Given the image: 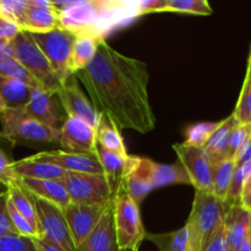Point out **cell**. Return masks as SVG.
Listing matches in <instances>:
<instances>
[{"instance_id": "cell-45", "label": "cell", "mask_w": 251, "mask_h": 251, "mask_svg": "<svg viewBox=\"0 0 251 251\" xmlns=\"http://www.w3.org/2000/svg\"><path fill=\"white\" fill-rule=\"evenodd\" d=\"M240 205L248 211H251V173L248 176L244 186H243L242 196H240Z\"/></svg>"}, {"instance_id": "cell-4", "label": "cell", "mask_w": 251, "mask_h": 251, "mask_svg": "<svg viewBox=\"0 0 251 251\" xmlns=\"http://www.w3.org/2000/svg\"><path fill=\"white\" fill-rule=\"evenodd\" d=\"M227 207L213 194L195 190L193 207L185 227L190 251H201L208 238L223 225Z\"/></svg>"}, {"instance_id": "cell-48", "label": "cell", "mask_w": 251, "mask_h": 251, "mask_svg": "<svg viewBox=\"0 0 251 251\" xmlns=\"http://www.w3.org/2000/svg\"><path fill=\"white\" fill-rule=\"evenodd\" d=\"M238 251H251V242H249V240H245L244 243L242 244V247L238 249Z\"/></svg>"}, {"instance_id": "cell-25", "label": "cell", "mask_w": 251, "mask_h": 251, "mask_svg": "<svg viewBox=\"0 0 251 251\" xmlns=\"http://www.w3.org/2000/svg\"><path fill=\"white\" fill-rule=\"evenodd\" d=\"M32 86L15 78L0 77V96L4 100L7 108H22L28 103L31 98Z\"/></svg>"}, {"instance_id": "cell-21", "label": "cell", "mask_w": 251, "mask_h": 251, "mask_svg": "<svg viewBox=\"0 0 251 251\" xmlns=\"http://www.w3.org/2000/svg\"><path fill=\"white\" fill-rule=\"evenodd\" d=\"M12 169L17 178L29 179H49V180H61L66 174L60 167L48 162L41 161L34 156L26 157L21 161L12 162Z\"/></svg>"}, {"instance_id": "cell-19", "label": "cell", "mask_w": 251, "mask_h": 251, "mask_svg": "<svg viewBox=\"0 0 251 251\" xmlns=\"http://www.w3.org/2000/svg\"><path fill=\"white\" fill-rule=\"evenodd\" d=\"M250 211L243 207L240 203L227 208L225 215L226 234H227L228 251H238L243 243L248 239Z\"/></svg>"}, {"instance_id": "cell-39", "label": "cell", "mask_w": 251, "mask_h": 251, "mask_svg": "<svg viewBox=\"0 0 251 251\" xmlns=\"http://www.w3.org/2000/svg\"><path fill=\"white\" fill-rule=\"evenodd\" d=\"M7 200V191H0V235H20L10 220Z\"/></svg>"}, {"instance_id": "cell-18", "label": "cell", "mask_w": 251, "mask_h": 251, "mask_svg": "<svg viewBox=\"0 0 251 251\" xmlns=\"http://www.w3.org/2000/svg\"><path fill=\"white\" fill-rule=\"evenodd\" d=\"M19 184L28 194L42 199V200L48 201V202L58 206L63 211L70 205L69 194L60 180L20 178Z\"/></svg>"}, {"instance_id": "cell-41", "label": "cell", "mask_w": 251, "mask_h": 251, "mask_svg": "<svg viewBox=\"0 0 251 251\" xmlns=\"http://www.w3.org/2000/svg\"><path fill=\"white\" fill-rule=\"evenodd\" d=\"M201 251H228L227 234H226L225 225L221 226L203 245Z\"/></svg>"}, {"instance_id": "cell-3", "label": "cell", "mask_w": 251, "mask_h": 251, "mask_svg": "<svg viewBox=\"0 0 251 251\" xmlns=\"http://www.w3.org/2000/svg\"><path fill=\"white\" fill-rule=\"evenodd\" d=\"M0 136L12 145H21L29 149L59 146L60 130L42 124L29 117L22 108H7L0 114Z\"/></svg>"}, {"instance_id": "cell-46", "label": "cell", "mask_w": 251, "mask_h": 251, "mask_svg": "<svg viewBox=\"0 0 251 251\" xmlns=\"http://www.w3.org/2000/svg\"><path fill=\"white\" fill-rule=\"evenodd\" d=\"M36 245L38 248V251H64L58 245L53 244L44 238H36Z\"/></svg>"}, {"instance_id": "cell-50", "label": "cell", "mask_w": 251, "mask_h": 251, "mask_svg": "<svg viewBox=\"0 0 251 251\" xmlns=\"http://www.w3.org/2000/svg\"><path fill=\"white\" fill-rule=\"evenodd\" d=\"M248 240L251 242V211H250V220H249V228H248Z\"/></svg>"}, {"instance_id": "cell-35", "label": "cell", "mask_w": 251, "mask_h": 251, "mask_svg": "<svg viewBox=\"0 0 251 251\" xmlns=\"http://www.w3.org/2000/svg\"><path fill=\"white\" fill-rule=\"evenodd\" d=\"M0 251H38L34 238L0 235Z\"/></svg>"}, {"instance_id": "cell-20", "label": "cell", "mask_w": 251, "mask_h": 251, "mask_svg": "<svg viewBox=\"0 0 251 251\" xmlns=\"http://www.w3.org/2000/svg\"><path fill=\"white\" fill-rule=\"evenodd\" d=\"M28 4V0H27ZM20 28L29 33H42L49 32L59 26V14L54 6L37 7L27 5L26 10L19 20Z\"/></svg>"}, {"instance_id": "cell-22", "label": "cell", "mask_w": 251, "mask_h": 251, "mask_svg": "<svg viewBox=\"0 0 251 251\" xmlns=\"http://www.w3.org/2000/svg\"><path fill=\"white\" fill-rule=\"evenodd\" d=\"M97 154L100 164H102L104 178L107 179L113 196H115L122 188L123 181H124L129 154L124 156V154L117 153V152L107 151V150L100 149V147L97 149Z\"/></svg>"}, {"instance_id": "cell-12", "label": "cell", "mask_w": 251, "mask_h": 251, "mask_svg": "<svg viewBox=\"0 0 251 251\" xmlns=\"http://www.w3.org/2000/svg\"><path fill=\"white\" fill-rule=\"evenodd\" d=\"M22 109L33 119L55 130H60L68 118L56 92L42 87L33 88L28 103Z\"/></svg>"}, {"instance_id": "cell-13", "label": "cell", "mask_w": 251, "mask_h": 251, "mask_svg": "<svg viewBox=\"0 0 251 251\" xmlns=\"http://www.w3.org/2000/svg\"><path fill=\"white\" fill-rule=\"evenodd\" d=\"M59 147L61 151L73 153H96V129L83 119L68 117L60 129Z\"/></svg>"}, {"instance_id": "cell-24", "label": "cell", "mask_w": 251, "mask_h": 251, "mask_svg": "<svg viewBox=\"0 0 251 251\" xmlns=\"http://www.w3.org/2000/svg\"><path fill=\"white\" fill-rule=\"evenodd\" d=\"M151 178L153 189L172 185V184L191 185L190 179L180 163L161 164L151 161Z\"/></svg>"}, {"instance_id": "cell-2", "label": "cell", "mask_w": 251, "mask_h": 251, "mask_svg": "<svg viewBox=\"0 0 251 251\" xmlns=\"http://www.w3.org/2000/svg\"><path fill=\"white\" fill-rule=\"evenodd\" d=\"M51 2L59 14V26L75 36L105 39L108 33L141 16L139 1L73 0Z\"/></svg>"}, {"instance_id": "cell-9", "label": "cell", "mask_w": 251, "mask_h": 251, "mask_svg": "<svg viewBox=\"0 0 251 251\" xmlns=\"http://www.w3.org/2000/svg\"><path fill=\"white\" fill-rule=\"evenodd\" d=\"M60 181L68 191L70 203L97 205L114 198L104 176L66 172Z\"/></svg>"}, {"instance_id": "cell-33", "label": "cell", "mask_w": 251, "mask_h": 251, "mask_svg": "<svg viewBox=\"0 0 251 251\" xmlns=\"http://www.w3.org/2000/svg\"><path fill=\"white\" fill-rule=\"evenodd\" d=\"M164 11L211 15L213 10L206 0H166V10Z\"/></svg>"}, {"instance_id": "cell-15", "label": "cell", "mask_w": 251, "mask_h": 251, "mask_svg": "<svg viewBox=\"0 0 251 251\" xmlns=\"http://www.w3.org/2000/svg\"><path fill=\"white\" fill-rule=\"evenodd\" d=\"M34 157L41 161L55 164L66 172L104 176L97 152L96 153H73V152H65L61 150H51V151L39 152L34 154Z\"/></svg>"}, {"instance_id": "cell-8", "label": "cell", "mask_w": 251, "mask_h": 251, "mask_svg": "<svg viewBox=\"0 0 251 251\" xmlns=\"http://www.w3.org/2000/svg\"><path fill=\"white\" fill-rule=\"evenodd\" d=\"M27 195L31 199L34 211H36L41 238H44L53 244L58 245L64 251H76L63 210L31 194L27 193Z\"/></svg>"}, {"instance_id": "cell-43", "label": "cell", "mask_w": 251, "mask_h": 251, "mask_svg": "<svg viewBox=\"0 0 251 251\" xmlns=\"http://www.w3.org/2000/svg\"><path fill=\"white\" fill-rule=\"evenodd\" d=\"M139 9L141 16L150 12H161L166 10V0H145L139 1Z\"/></svg>"}, {"instance_id": "cell-40", "label": "cell", "mask_w": 251, "mask_h": 251, "mask_svg": "<svg viewBox=\"0 0 251 251\" xmlns=\"http://www.w3.org/2000/svg\"><path fill=\"white\" fill-rule=\"evenodd\" d=\"M17 183H19V178L12 169V162L0 150V184H4L6 188H9Z\"/></svg>"}, {"instance_id": "cell-23", "label": "cell", "mask_w": 251, "mask_h": 251, "mask_svg": "<svg viewBox=\"0 0 251 251\" xmlns=\"http://www.w3.org/2000/svg\"><path fill=\"white\" fill-rule=\"evenodd\" d=\"M239 123H238V120L235 119L233 114H230L225 120L218 123L217 127H216L215 131L212 132L210 139L207 140L206 145L203 146V150L210 157L211 163L228 158V141H229V136L232 134L233 129Z\"/></svg>"}, {"instance_id": "cell-34", "label": "cell", "mask_w": 251, "mask_h": 251, "mask_svg": "<svg viewBox=\"0 0 251 251\" xmlns=\"http://www.w3.org/2000/svg\"><path fill=\"white\" fill-rule=\"evenodd\" d=\"M217 125L218 123H198V124L190 125L186 129V140L184 142L190 146L203 149Z\"/></svg>"}, {"instance_id": "cell-14", "label": "cell", "mask_w": 251, "mask_h": 251, "mask_svg": "<svg viewBox=\"0 0 251 251\" xmlns=\"http://www.w3.org/2000/svg\"><path fill=\"white\" fill-rule=\"evenodd\" d=\"M61 105L68 117H75L83 119L93 127H97L100 114L93 108L92 103L85 96L77 85V78L71 75L66 81L61 83L56 91Z\"/></svg>"}, {"instance_id": "cell-5", "label": "cell", "mask_w": 251, "mask_h": 251, "mask_svg": "<svg viewBox=\"0 0 251 251\" xmlns=\"http://www.w3.org/2000/svg\"><path fill=\"white\" fill-rule=\"evenodd\" d=\"M10 42L14 58L28 71L39 87L50 92H56L61 86L60 81L29 32L21 29Z\"/></svg>"}, {"instance_id": "cell-30", "label": "cell", "mask_w": 251, "mask_h": 251, "mask_svg": "<svg viewBox=\"0 0 251 251\" xmlns=\"http://www.w3.org/2000/svg\"><path fill=\"white\" fill-rule=\"evenodd\" d=\"M6 191L7 195H9V201L12 203V206L19 211V213H21V215L31 223L32 227L36 229L39 238H41V232H39L38 220H37L36 211H34L33 203H32L31 199L28 198L26 191L21 188V185H20L19 183L9 186Z\"/></svg>"}, {"instance_id": "cell-17", "label": "cell", "mask_w": 251, "mask_h": 251, "mask_svg": "<svg viewBox=\"0 0 251 251\" xmlns=\"http://www.w3.org/2000/svg\"><path fill=\"white\" fill-rule=\"evenodd\" d=\"M114 226V199L87 239L76 251H119Z\"/></svg>"}, {"instance_id": "cell-31", "label": "cell", "mask_w": 251, "mask_h": 251, "mask_svg": "<svg viewBox=\"0 0 251 251\" xmlns=\"http://www.w3.org/2000/svg\"><path fill=\"white\" fill-rule=\"evenodd\" d=\"M233 115L239 124H251V49L248 56L247 74Z\"/></svg>"}, {"instance_id": "cell-28", "label": "cell", "mask_w": 251, "mask_h": 251, "mask_svg": "<svg viewBox=\"0 0 251 251\" xmlns=\"http://www.w3.org/2000/svg\"><path fill=\"white\" fill-rule=\"evenodd\" d=\"M235 169V161L232 158H225L222 161L212 163V181H213V195L226 201L228 195L230 183H232L233 173Z\"/></svg>"}, {"instance_id": "cell-29", "label": "cell", "mask_w": 251, "mask_h": 251, "mask_svg": "<svg viewBox=\"0 0 251 251\" xmlns=\"http://www.w3.org/2000/svg\"><path fill=\"white\" fill-rule=\"evenodd\" d=\"M145 238L154 243V245H157L159 251H190L189 233L185 226L180 229L164 233V234L146 233Z\"/></svg>"}, {"instance_id": "cell-37", "label": "cell", "mask_w": 251, "mask_h": 251, "mask_svg": "<svg viewBox=\"0 0 251 251\" xmlns=\"http://www.w3.org/2000/svg\"><path fill=\"white\" fill-rule=\"evenodd\" d=\"M7 211H9V216L10 220H11L12 226L15 227V229L17 230L20 235L22 237H27V238H39L38 233L36 232L33 227H32L31 223L21 215L19 213V211L12 206V203L7 200Z\"/></svg>"}, {"instance_id": "cell-42", "label": "cell", "mask_w": 251, "mask_h": 251, "mask_svg": "<svg viewBox=\"0 0 251 251\" xmlns=\"http://www.w3.org/2000/svg\"><path fill=\"white\" fill-rule=\"evenodd\" d=\"M20 31H21V28L16 22L0 17V39L12 41Z\"/></svg>"}, {"instance_id": "cell-44", "label": "cell", "mask_w": 251, "mask_h": 251, "mask_svg": "<svg viewBox=\"0 0 251 251\" xmlns=\"http://www.w3.org/2000/svg\"><path fill=\"white\" fill-rule=\"evenodd\" d=\"M235 167L244 166V164L251 163V137L247 141V144L240 149L234 158Z\"/></svg>"}, {"instance_id": "cell-49", "label": "cell", "mask_w": 251, "mask_h": 251, "mask_svg": "<svg viewBox=\"0 0 251 251\" xmlns=\"http://www.w3.org/2000/svg\"><path fill=\"white\" fill-rule=\"evenodd\" d=\"M6 109H7L6 104H5L4 100H2V98H1V96H0V114H1V113L4 112V110H6Z\"/></svg>"}, {"instance_id": "cell-1", "label": "cell", "mask_w": 251, "mask_h": 251, "mask_svg": "<svg viewBox=\"0 0 251 251\" xmlns=\"http://www.w3.org/2000/svg\"><path fill=\"white\" fill-rule=\"evenodd\" d=\"M74 75L87 91L93 108L118 129L140 134L154 129L150 74L145 61L124 55L100 39L92 61Z\"/></svg>"}, {"instance_id": "cell-10", "label": "cell", "mask_w": 251, "mask_h": 251, "mask_svg": "<svg viewBox=\"0 0 251 251\" xmlns=\"http://www.w3.org/2000/svg\"><path fill=\"white\" fill-rule=\"evenodd\" d=\"M173 150L195 190L213 194L212 163L205 150L185 142L173 145Z\"/></svg>"}, {"instance_id": "cell-47", "label": "cell", "mask_w": 251, "mask_h": 251, "mask_svg": "<svg viewBox=\"0 0 251 251\" xmlns=\"http://www.w3.org/2000/svg\"><path fill=\"white\" fill-rule=\"evenodd\" d=\"M14 58V51L10 41H2L0 39V59Z\"/></svg>"}, {"instance_id": "cell-36", "label": "cell", "mask_w": 251, "mask_h": 251, "mask_svg": "<svg viewBox=\"0 0 251 251\" xmlns=\"http://www.w3.org/2000/svg\"><path fill=\"white\" fill-rule=\"evenodd\" d=\"M251 137V124H238L233 129L228 141V158L234 159L238 152Z\"/></svg>"}, {"instance_id": "cell-27", "label": "cell", "mask_w": 251, "mask_h": 251, "mask_svg": "<svg viewBox=\"0 0 251 251\" xmlns=\"http://www.w3.org/2000/svg\"><path fill=\"white\" fill-rule=\"evenodd\" d=\"M100 38L90 36H76L71 51V70L73 74L82 70L95 58Z\"/></svg>"}, {"instance_id": "cell-6", "label": "cell", "mask_w": 251, "mask_h": 251, "mask_svg": "<svg viewBox=\"0 0 251 251\" xmlns=\"http://www.w3.org/2000/svg\"><path fill=\"white\" fill-rule=\"evenodd\" d=\"M114 226L120 249H139L146 230L140 217L139 203L123 186L114 196Z\"/></svg>"}, {"instance_id": "cell-51", "label": "cell", "mask_w": 251, "mask_h": 251, "mask_svg": "<svg viewBox=\"0 0 251 251\" xmlns=\"http://www.w3.org/2000/svg\"><path fill=\"white\" fill-rule=\"evenodd\" d=\"M119 251H137V250H131V249H120Z\"/></svg>"}, {"instance_id": "cell-32", "label": "cell", "mask_w": 251, "mask_h": 251, "mask_svg": "<svg viewBox=\"0 0 251 251\" xmlns=\"http://www.w3.org/2000/svg\"><path fill=\"white\" fill-rule=\"evenodd\" d=\"M0 77L15 78V80L22 81L32 87H39L36 80L15 58L0 59Z\"/></svg>"}, {"instance_id": "cell-11", "label": "cell", "mask_w": 251, "mask_h": 251, "mask_svg": "<svg viewBox=\"0 0 251 251\" xmlns=\"http://www.w3.org/2000/svg\"><path fill=\"white\" fill-rule=\"evenodd\" d=\"M114 199V198H113ZM112 199V200H113ZM112 200L108 202L97 203V205H76L70 203L63 211L64 217L68 223L71 238L77 249L96 228L97 223L102 218L103 213L108 208Z\"/></svg>"}, {"instance_id": "cell-16", "label": "cell", "mask_w": 251, "mask_h": 251, "mask_svg": "<svg viewBox=\"0 0 251 251\" xmlns=\"http://www.w3.org/2000/svg\"><path fill=\"white\" fill-rule=\"evenodd\" d=\"M123 188L135 202L140 203L145 196L153 190L151 178V159L129 156Z\"/></svg>"}, {"instance_id": "cell-38", "label": "cell", "mask_w": 251, "mask_h": 251, "mask_svg": "<svg viewBox=\"0 0 251 251\" xmlns=\"http://www.w3.org/2000/svg\"><path fill=\"white\" fill-rule=\"evenodd\" d=\"M27 5V0H0V17L19 25L20 17L26 10Z\"/></svg>"}, {"instance_id": "cell-26", "label": "cell", "mask_w": 251, "mask_h": 251, "mask_svg": "<svg viewBox=\"0 0 251 251\" xmlns=\"http://www.w3.org/2000/svg\"><path fill=\"white\" fill-rule=\"evenodd\" d=\"M96 139H97L98 147L100 149L127 156L126 147L123 141L119 129L107 117L102 114H100V122L96 127Z\"/></svg>"}, {"instance_id": "cell-7", "label": "cell", "mask_w": 251, "mask_h": 251, "mask_svg": "<svg viewBox=\"0 0 251 251\" xmlns=\"http://www.w3.org/2000/svg\"><path fill=\"white\" fill-rule=\"evenodd\" d=\"M39 47L60 83L74 75L71 70V51L76 36L61 27L42 33H29Z\"/></svg>"}]
</instances>
